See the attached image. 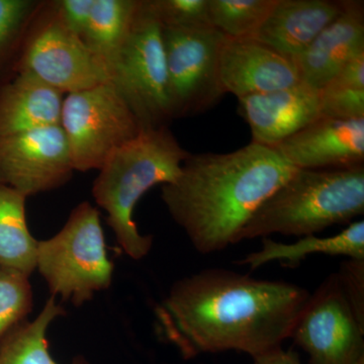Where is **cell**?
<instances>
[{
  "mask_svg": "<svg viewBox=\"0 0 364 364\" xmlns=\"http://www.w3.org/2000/svg\"><path fill=\"white\" fill-rule=\"evenodd\" d=\"M310 296L289 282L210 268L174 282L157 306L158 329L184 358L229 350L253 358L291 338Z\"/></svg>",
  "mask_w": 364,
  "mask_h": 364,
  "instance_id": "obj_1",
  "label": "cell"
},
{
  "mask_svg": "<svg viewBox=\"0 0 364 364\" xmlns=\"http://www.w3.org/2000/svg\"><path fill=\"white\" fill-rule=\"evenodd\" d=\"M298 170L252 142L224 154H189L176 181L162 186L161 198L198 252H220Z\"/></svg>",
  "mask_w": 364,
  "mask_h": 364,
  "instance_id": "obj_2",
  "label": "cell"
},
{
  "mask_svg": "<svg viewBox=\"0 0 364 364\" xmlns=\"http://www.w3.org/2000/svg\"><path fill=\"white\" fill-rule=\"evenodd\" d=\"M189 154L168 126L144 129L98 170L91 193L107 213L119 247L132 259L146 257L153 245V237L141 234L134 221L136 203L158 184L176 181Z\"/></svg>",
  "mask_w": 364,
  "mask_h": 364,
  "instance_id": "obj_3",
  "label": "cell"
},
{
  "mask_svg": "<svg viewBox=\"0 0 364 364\" xmlns=\"http://www.w3.org/2000/svg\"><path fill=\"white\" fill-rule=\"evenodd\" d=\"M364 214V166L299 169L254 213L237 243L274 234L312 236Z\"/></svg>",
  "mask_w": 364,
  "mask_h": 364,
  "instance_id": "obj_4",
  "label": "cell"
},
{
  "mask_svg": "<svg viewBox=\"0 0 364 364\" xmlns=\"http://www.w3.org/2000/svg\"><path fill=\"white\" fill-rule=\"evenodd\" d=\"M36 269L54 298L85 305L112 286L114 264L109 258L100 214L79 203L51 238L38 241Z\"/></svg>",
  "mask_w": 364,
  "mask_h": 364,
  "instance_id": "obj_5",
  "label": "cell"
},
{
  "mask_svg": "<svg viewBox=\"0 0 364 364\" xmlns=\"http://www.w3.org/2000/svg\"><path fill=\"white\" fill-rule=\"evenodd\" d=\"M63 95L111 82L109 64L59 18L52 1H45L33 21L13 65Z\"/></svg>",
  "mask_w": 364,
  "mask_h": 364,
  "instance_id": "obj_6",
  "label": "cell"
},
{
  "mask_svg": "<svg viewBox=\"0 0 364 364\" xmlns=\"http://www.w3.org/2000/svg\"><path fill=\"white\" fill-rule=\"evenodd\" d=\"M111 82L143 129L172 121L162 28L148 0H140L130 33L109 64Z\"/></svg>",
  "mask_w": 364,
  "mask_h": 364,
  "instance_id": "obj_7",
  "label": "cell"
},
{
  "mask_svg": "<svg viewBox=\"0 0 364 364\" xmlns=\"http://www.w3.org/2000/svg\"><path fill=\"white\" fill-rule=\"evenodd\" d=\"M60 127L77 172L98 171L117 150L144 130L112 82L67 95Z\"/></svg>",
  "mask_w": 364,
  "mask_h": 364,
  "instance_id": "obj_8",
  "label": "cell"
},
{
  "mask_svg": "<svg viewBox=\"0 0 364 364\" xmlns=\"http://www.w3.org/2000/svg\"><path fill=\"white\" fill-rule=\"evenodd\" d=\"M224 38L210 26L162 28L172 119L207 112L226 95L219 78Z\"/></svg>",
  "mask_w": 364,
  "mask_h": 364,
  "instance_id": "obj_9",
  "label": "cell"
},
{
  "mask_svg": "<svg viewBox=\"0 0 364 364\" xmlns=\"http://www.w3.org/2000/svg\"><path fill=\"white\" fill-rule=\"evenodd\" d=\"M291 338L309 364H355L364 358V328L352 312L336 273L309 299Z\"/></svg>",
  "mask_w": 364,
  "mask_h": 364,
  "instance_id": "obj_10",
  "label": "cell"
},
{
  "mask_svg": "<svg viewBox=\"0 0 364 364\" xmlns=\"http://www.w3.org/2000/svg\"><path fill=\"white\" fill-rule=\"evenodd\" d=\"M74 172L60 124L0 136V183L26 198L65 186Z\"/></svg>",
  "mask_w": 364,
  "mask_h": 364,
  "instance_id": "obj_11",
  "label": "cell"
},
{
  "mask_svg": "<svg viewBox=\"0 0 364 364\" xmlns=\"http://www.w3.org/2000/svg\"><path fill=\"white\" fill-rule=\"evenodd\" d=\"M273 149L296 169L364 166V119L318 117Z\"/></svg>",
  "mask_w": 364,
  "mask_h": 364,
  "instance_id": "obj_12",
  "label": "cell"
},
{
  "mask_svg": "<svg viewBox=\"0 0 364 364\" xmlns=\"http://www.w3.org/2000/svg\"><path fill=\"white\" fill-rule=\"evenodd\" d=\"M219 78L224 92L237 98L301 82L293 60L253 38H224L219 55Z\"/></svg>",
  "mask_w": 364,
  "mask_h": 364,
  "instance_id": "obj_13",
  "label": "cell"
},
{
  "mask_svg": "<svg viewBox=\"0 0 364 364\" xmlns=\"http://www.w3.org/2000/svg\"><path fill=\"white\" fill-rule=\"evenodd\" d=\"M252 143L273 148L322 117L320 90L299 82L284 90L238 98Z\"/></svg>",
  "mask_w": 364,
  "mask_h": 364,
  "instance_id": "obj_14",
  "label": "cell"
},
{
  "mask_svg": "<svg viewBox=\"0 0 364 364\" xmlns=\"http://www.w3.org/2000/svg\"><path fill=\"white\" fill-rule=\"evenodd\" d=\"M364 53V2L346 0L343 13L293 59L301 82L320 90Z\"/></svg>",
  "mask_w": 364,
  "mask_h": 364,
  "instance_id": "obj_15",
  "label": "cell"
},
{
  "mask_svg": "<svg viewBox=\"0 0 364 364\" xmlns=\"http://www.w3.org/2000/svg\"><path fill=\"white\" fill-rule=\"evenodd\" d=\"M346 0H277L253 39L291 60L343 13Z\"/></svg>",
  "mask_w": 364,
  "mask_h": 364,
  "instance_id": "obj_16",
  "label": "cell"
},
{
  "mask_svg": "<svg viewBox=\"0 0 364 364\" xmlns=\"http://www.w3.org/2000/svg\"><path fill=\"white\" fill-rule=\"evenodd\" d=\"M63 93L28 73L0 85V136L60 124Z\"/></svg>",
  "mask_w": 364,
  "mask_h": 364,
  "instance_id": "obj_17",
  "label": "cell"
},
{
  "mask_svg": "<svg viewBox=\"0 0 364 364\" xmlns=\"http://www.w3.org/2000/svg\"><path fill=\"white\" fill-rule=\"evenodd\" d=\"M314 254L346 256L350 259H364V222L350 223L343 231L330 237H301L294 243L286 244L263 238L261 248L248 254L238 264L256 269L272 261H280L287 267H296Z\"/></svg>",
  "mask_w": 364,
  "mask_h": 364,
  "instance_id": "obj_18",
  "label": "cell"
},
{
  "mask_svg": "<svg viewBox=\"0 0 364 364\" xmlns=\"http://www.w3.org/2000/svg\"><path fill=\"white\" fill-rule=\"evenodd\" d=\"M26 200L20 191L0 183V268L31 277L39 240L28 229Z\"/></svg>",
  "mask_w": 364,
  "mask_h": 364,
  "instance_id": "obj_19",
  "label": "cell"
},
{
  "mask_svg": "<svg viewBox=\"0 0 364 364\" xmlns=\"http://www.w3.org/2000/svg\"><path fill=\"white\" fill-rule=\"evenodd\" d=\"M57 299L50 296L33 321H23L0 341V364H59L49 351L47 332L56 318L65 315ZM71 364H90L77 356Z\"/></svg>",
  "mask_w": 364,
  "mask_h": 364,
  "instance_id": "obj_20",
  "label": "cell"
},
{
  "mask_svg": "<svg viewBox=\"0 0 364 364\" xmlns=\"http://www.w3.org/2000/svg\"><path fill=\"white\" fill-rule=\"evenodd\" d=\"M140 0H95L82 40L111 64L130 33Z\"/></svg>",
  "mask_w": 364,
  "mask_h": 364,
  "instance_id": "obj_21",
  "label": "cell"
},
{
  "mask_svg": "<svg viewBox=\"0 0 364 364\" xmlns=\"http://www.w3.org/2000/svg\"><path fill=\"white\" fill-rule=\"evenodd\" d=\"M275 4L277 0H208V18L226 38H252Z\"/></svg>",
  "mask_w": 364,
  "mask_h": 364,
  "instance_id": "obj_22",
  "label": "cell"
},
{
  "mask_svg": "<svg viewBox=\"0 0 364 364\" xmlns=\"http://www.w3.org/2000/svg\"><path fill=\"white\" fill-rule=\"evenodd\" d=\"M33 306L30 277L0 268V341L7 333L26 320Z\"/></svg>",
  "mask_w": 364,
  "mask_h": 364,
  "instance_id": "obj_23",
  "label": "cell"
},
{
  "mask_svg": "<svg viewBox=\"0 0 364 364\" xmlns=\"http://www.w3.org/2000/svg\"><path fill=\"white\" fill-rule=\"evenodd\" d=\"M44 2L0 0V63L11 57L16 61L26 33Z\"/></svg>",
  "mask_w": 364,
  "mask_h": 364,
  "instance_id": "obj_24",
  "label": "cell"
},
{
  "mask_svg": "<svg viewBox=\"0 0 364 364\" xmlns=\"http://www.w3.org/2000/svg\"><path fill=\"white\" fill-rule=\"evenodd\" d=\"M148 4L162 28L210 26L208 0H148Z\"/></svg>",
  "mask_w": 364,
  "mask_h": 364,
  "instance_id": "obj_25",
  "label": "cell"
},
{
  "mask_svg": "<svg viewBox=\"0 0 364 364\" xmlns=\"http://www.w3.org/2000/svg\"><path fill=\"white\" fill-rule=\"evenodd\" d=\"M322 117L364 119V90L324 86L320 90Z\"/></svg>",
  "mask_w": 364,
  "mask_h": 364,
  "instance_id": "obj_26",
  "label": "cell"
},
{
  "mask_svg": "<svg viewBox=\"0 0 364 364\" xmlns=\"http://www.w3.org/2000/svg\"><path fill=\"white\" fill-rule=\"evenodd\" d=\"M336 275L352 312L364 328V259L348 258Z\"/></svg>",
  "mask_w": 364,
  "mask_h": 364,
  "instance_id": "obj_27",
  "label": "cell"
},
{
  "mask_svg": "<svg viewBox=\"0 0 364 364\" xmlns=\"http://www.w3.org/2000/svg\"><path fill=\"white\" fill-rule=\"evenodd\" d=\"M52 4L64 25L82 39L95 0H54Z\"/></svg>",
  "mask_w": 364,
  "mask_h": 364,
  "instance_id": "obj_28",
  "label": "cell"
},
{
  "mask_svg": "<svg viewBox=\"0 0 364 364\" xmlns=\"http://www.w3.org/2000/svg\"><path fill=\"white\" fill-rule=\"evenodd\" d=\"M325 86L364 90V53L347 62Z\"/></svg>",
  "mask_w": 364,
  "mask_h": 364,
  "instance_id": "obj_29",
  "label": "cell"
},
{
  "mask_svg": "<svg viewBox=\"0 0 364 364\" xmlns=\"http://www.w3.org/2000/svg\"><path fill=\"white\" fill-rule=\"evenodd\" d=\"M253 364H303L298 353L284 350L282 347L272 349L253 358Z\"/></svg>",
  "mask_w": 364,
  "mask_h": 364,
  "instance_id": "obj_30",
  "label": "cell"
},
{
  "mask_svg": "<svg viewBox=\"0 0 364 364\" xmlns=\"http://www.w3.org/2000/svg\"><path fill=\"white\" fill-rule=\"evenodd\" d=\"M355 364H364V358L360 359V360H359L358 363H356Z\"/></svg>",
  "mask_w": 364,
  "mask_h": 364,
  "instance_id": "obj_31",
  "label": "cell"
}]
</instances>
